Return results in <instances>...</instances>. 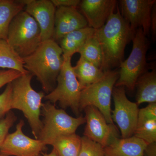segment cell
<instances>
[{
	"label": "cell",
	"mask_w": 156,
	"mask_h": 156,
	"mask_svg": "<svg viewBox=\"0 0 156 156\" xmlns=\"http://www.w3.org/2000/svg\"><path fill=\"white\" fill-rule=\"evenodd\" d=\"M117 12L111 14L106 23L96 30L94 36L100 44L103 53L101 69L103 72L119 67L124 60L126 45L132 41L135 32L123 18L119 8Z\"/></svg>",
	"instance_id": "6da1fadb"
},
{
	"label": "cell",
	"mask_w": 156,
	"mask_h": 156,
	"mask_svg": "<svg viewBox=\"0 0 156 156\" xmlns=\"http://www.w3.org/2000/svg\"><path fill=\"white\" fill-rule=\"evenodd\" d=\"M23 66L35 76L47 94L55 89L63 58L61 48L53 39L42 41L35 51L23 58Z\"/></svg>",
	"instance_id": "7a4b0ae2"
},
{
	"label": "cell",
	"mask_w": 156,
	"mask_h": 156,
	"mask_svg": "<svg viewBox=\"0 0 156 156\" xmlns=\"http://www.w3.org/2000/svg\"><path fill=\"white\" fill-rule=\"evenodd\" d=\"M33 76L29 72L23 74L11 82V109L22 112L28 121L35 138L38 139L43 128L40 116L42 101L45 94L34 90L31 85Z\"/></svg>",
	"instance_id": "3957f363"
},
{
	"label": "cell",
	"mask_w": 156,
	"mask_h": 156,
	"mask_svg": "<svg viewBox=\"0 0 156 156\" xmlns=\"http://www.w3.org/2000/svg\"><path fill=\"white\" fill-rule=\"evenodd\" d=\"M7 41L21 58L34 53L41 43V29L24 10L13 18L9 26Z\"/></svg>",
	"instance_id": "277c9868"
},
{
	"label": "cell",
	"mask_w": 156,
	"mask_h": 156,
	"mask_svg": "<svg viewBox=\"0 0 156 156\" xmlns=\"http://www.w3.org/2000/svg\"><path fill=\"white\" fill-rule=\"evenodd\" d=\"M41 113L44 119L38 139L46 146L52 145L58 136L76 133L77 128L86 123L85 117L74 118L49 101L42 104Z\"/></svg>",
	"instance_id": "5b68a950"
},
{
	"label": "cell",
	"mask_w": 156,
	"mask_h": 156,
	"mask_svg": "<svg viewBox=\"0 0 156 156\" xmlns=\"http://www.w3.org/2000/svg\"><path fill=\"white\" fill-rule=\"evenodd\" d=\"M132 41V51L120 65L119 79L115 86L126 87L130 91L134 90L138 78L147 70L146 54L149 47L148 41L141 27L135 31Z\"/></svg>",
	"instance_id": "8992f818"
},
{
	"label": "cell",
	"mask_w": 156,
	"mask_h": 156,
	"mask_svg": "<svg viewBox=\"0 0 156 156\" xmlns=\"http://www.w3.org/2000/svg\"><path fill=\"white\" fill-rule=\"evenodd\" d=\"M119 77L117 69L105 72L100 80L83 89L80 98V112L87 106L95 107L108 123L114 125L112 118L111 99L113 89Z\"/></svg>",
	"instance_id": "52a82bcc"
},
{
	"label": "cell",
	"mask_w": 156,
	"mask_h": 156,
	"mask_svg": "<svg viewBox=\"0 0 156 156\" xmlns=\"http://www.w3.org/2000/svg\"><path fill=\"white\" fill-rule=\"evenodd\" d=\"M71 58L63 59V65L57 78L56 86L45 95V100L55 105L58 102L62 108H70L76 115L80 114L81 88L71 64Z\"/></svg>",
	"instance_id": "ba28073f"
},
{
	"label": "cell",
	"mask_w": 156,
	"mask_h": 156,
	"mask_svg": "<svg viewBox=\"0 0 156 156\" xmlns=\"http://www.w3.org/2000/svg\"><path fill=\"white\" fill-rule=\"evenodd\" d=\"M112 96L115 105L112 119L119 128L122 138L131 137L134 134L137 124L138 105L128 100L125 87H114Z\"/></svg>",
	"instance_id": "9c48e42d"
},
{
	"label": "cell",
	"mask_w": 156,
	"mask_h": 156,
	"mask_svg": "<svg viewBox=\"0 0 156 156\" xmlns=\"http://www.w3.org/2000/svg\"><path fill=\"white\" fill-rule=\"evenodd\" d=\"M24 125V121L20 120L15 131L8 134L0 146V153L8 156H43L47 146L40 140L26 135L22 130Z\"/></svg>",
	"instance_id": "30bf717a"
},
{
	"label": "cell",
	"mask_w": 156,
	"mask_h": 156,
	"mask_svg": "<svg viewBox=\"0 0 156 156\" xmlns=\"http://www.w3.org/2000/svg\"><path fill=\"white\" fill-rule=\"evenodd\" d=\"M84 110L87 123L84 136L104 148L110 144L115 138L119 137L116 126L108 123L98 109L94 106H89Z\"/></svg>",
	"instance_id": "8fae6325"
},
{
	"label": "cell",
	"mask_w": 156,
	"mask_h": 156,
	"mask_svg": "<svg viewBox=\"0 0 156 156\" xmlns=\"http://www.w3.org/2000/svg\"><path fill=\"white\" fill-rule=\"evenodd\" d=\"M156 2L155 0L119 1L121 15L133 31L141 27L144 34L147 37L149 35L152 11Z\"/></svg>",
	"instance_id": "7c38bea8"
},
{
	"label": "cell",
	"mask_w": 156,
	"mask_h": 156,
	"mask_svg": "<svg viewBox=\"0 0 156 156\" xmlns=\"http://www.w3.org/2000/svg\"><path fill=\"white\" fill-rule=\"evenodd\" d=\"M26 12L33 17L41 29L42 41L53 39L56 8L50 0H22Z\"/></svg>",
	"instance_id": "4fadbf2b"
},
{
	"label": "cell",
	"mask_w": 156,
	"mask_h": 156,
	"mask_svg": "<svg viewBox=\"0 0 156 156\" xmlns=\"http://www.w3.org/2000/svg\"><path fill=\"white\" fill-rule=\"evenodd\" d=\"M88 27L87 20L77 8H56L53 39L58 42L67 34Z\"/></svg>",
	"instance_id": "5bb4252c"
},
{
	"label": "cell",
	"mask_w": 156,
	"mask_h": 156,
	"mask_svg": "<svg viewBox=\"0 0 156 156\" xmlns=\"http://www.w3.org/2000/svg\"><path fill=\"white\" fill-rule=\"evenodd\" d=\"M117 3L115 0H83L79 6L89 27L98 30L114 12Z\"/></svg>",
	"instance_id": "9a60e30c"
},
{
	"label": "cell",
	"mask_w": 156,
	"mask_h": 156,
	"mask_svg": "<svg viewBox=\"0 0 156 156\" xmlns=\"http://www.w3.org/2000/svg\"><path fill=\"white\" fill-rule=\"evenodd\" d=\"M148 144L135 136L115 138L104 149V156H144Z\"/></svg>",
	"instance_id": "2e32d148"
},
{
	"label": "cell",
	"mask_w": 156,
	"mask_h": 156,
	"mask_svg": "<svg viewBox=\"0 0 156 156\" xmlns=\"http://www.w3.org/2000/svg\"><path fill=\"white\" fill-rule=\"evenodd\" d=\"M95 30L88 27L73 31L64 36L58 41L63 59L72 58L73 54L78 53L87 39L94 35Z\"/></svg>",
	"instance_id": "e0dca14e"
},
{
	"label": "cell",
	"mask_w": 156,
	"mask_h": 156,
	"mask_svg": "<svg viewBox=\"0 0 156 156\" xmlns=\"http://www.w3.org/2000/svg\"><path fill=\"white\" fill-rule=\"evenodd\" d=\"M136 103H156V72L146 70L136 81Z\"/></svg>",
	"instance_id": "ac0fdd59"
},
{
	"label": "cell",
	"mask_w": 156,
	"mask_h": 156,
	"mask_svg": "<svg viewBox=\"0 0 156 156\" xmlns=\"http://www.w3.org/2000/svg\"><path fill=\"white\" fill-rule=\"evenodd\" d=\"M24 6L22 0H0V39L7 41L11 21Z\"/></svg>",
	"instance_id": "d6986e66"
},
{
	"label": "cell",
	"mask_w": 156,
	"mask_h": 156,
	"mask_svg": "<svg viewBox=\"0 0 156 156\" xmlns=\"http://www.w3.org/2000/svg\"><path fill=\"white\" fill-rule=\"evenodd\" d=\"M73 69L82 90L100 80L105 73V72L81 56Z\"/></svg>",
	"instance_id": "ffe728a7"
},
{
	"label": "cell",
	"mask_w": 156,
	"mask_h": 156,
	"mask_svg": "<svg viewBox=\"0 0 156 156\" xmlns=\"http://www.w3.org/2000/svg\"><path fill=\"white\" fill-rule=\"evenodd\" d=\"M22 58L14 51L7 41L0 39V69H13L23 74L28 72L24 69Z\"/></svg>",
	"instance_id": "44dd1931"
},
{
	"label": "cell",
	"mask_w": 156,
	"mask_h": 156,
	"mask_svg": "<svg viewBox=\"0 0 156 156\" xmlns=\"http://www.w3.org/2000/svg\"><path fill=\"white\" fill-rule=\"evenodd\" d=\"M81 145V137L74 133L58 136L51 145L59 156H78Z\"/></svg>",
	"instance_id": "7402d4cb"
},
{
	"label": "cell",
	"mask_w": 156,
	"mask_h": 156,
	"mask_svg": "<svg viewBox=\"0 0 156 156\" xmlns=\"http://www.w3.org/2000/svg\"><path fill=\"white\" fill-rule=\"evenodd\" d=\"M78 53L81 57L101 69L103 53L99 42L94 35L87 39Z\"/></svg>",
	"instance_id": "603a6c76"
},
{
	"label": "cell",
	"mask_w": 156,
	"mask_h": 156,
	"mask_svg": "<svg viewBox=\"0 0 156 156\" xmlns=\"http://www.w3.org/2000/svg\"><path fill=\"white\" fill-rule=\"evenodd\" d=\"M134 134L148 144L156 142V119L137 123Z\"/></svg>",
	"instance_id": "cb8c5ba5"
},
{
	"label": "cell",
	"mask_w": 156,
	"mask_h": 156,
	"mask_svg": "<svg viewBox=\"0 0 156 156\" xmlns=\"http://www.w3.org/2000/svg\"><path fill=\"white\" fill-rule=\"evenodd\" d=\"M82 145L78 156H104V149L97 143L84 136L81 137Z\"/></svg>",
	"instance_id": "d4e9b609"
},
{
	"label": "cell",
	"mask_w": 156,
	"mask_h": 156,
	"mask_svg": "<svg viewBox=\"0 0 156 156\" xmlns=\"http://www.w3.org/2000/svg\"><path fill=\"white\" fill-rule=\"evenodd\" d=\"M12 85L11 83H10L7 84L5 90L0 94V121L12 110Z\"/></svg>",
	"instance_id": "484cf974"
},
{
	"label": "cell",
	"mask_w": 156,
	"mask_h": 156,
	"mask_svg": "<svg viewBox=\"0 0 156 156\" xmlns=\"http://www.w3.org/2000/svg\"><path fill=\"white\" fill-rule=\"evenodd\" d=\"M17 119V117L14 112L10 111L6 116L0 121V146L4 142L9 134V130Z\"/></svg>",
	"instance_id": "4316f807"
},
{
	"label": "cell",
	"mask_w": 156,
	"mask_h": 156,
	"mask_svg": "<svg viewBox=\"0 0 156 156\" xmlns=\"http://www.w3.org/2000/svg\"><path fill=\"white\" fill-rule=\"evenodd\" d=\"M153 119H156V103H149L144 108L139 109L137 123Z\"/></svg>",
	"instance_id": "83f0119b"
},
{
	"label": "cell",
	"mask_w": 156,
	"mask_h": 156,
	"mask_svg": "<svg viewBox=\"0 0 156 156\" xmlns=\"http://www.w3.org/2000/svg\"><path fill=\"white\" fill-rule=\"evenodd\" d=\"M23 74L15 70L0 69V89Z\"/></svg>",
	"instance_id": "f1b7e54d"
},
{
	"label": "cell",
	"mask_w": 156,
	"mask_h": 156,
	"mask_svg": "<svg viewBox=\"0 0 156 156\" xmlns=\"http://www.w3.org/2000/svg\"><path fill=\"white\" fill-rule=\"evenodd\" d=\"M56 8L60 7L77 8L80 3V0H51Z\"/></svg>",
	"instance_id": "f546056e"
},
{
	"label": "cell",
	"mask_w": 156,
	"mask_h": 156,
	"mask_svg": "<svg viewBox=\"0 0 156 156\" xmlns=\"http://www.w3.org/2000/svg\"><path fill=\"white\" fill-rule=\"evenodd\" d=\"M151 32L154 41L155 40L156 35V4L154 5L152 11L151 17Z\"/></svg>",
	"instance_id": "4dcf8cb0"
},
{
	"label": "cell",
	"mask_w": 156,
	"mask_h": 156,
	"mask_svg": "<svg viewBox=\"0 0 156 156\" xmlns=\"http://www.w3.org/2000/svg\"><path fill=\"white\" fill-rule=\"evenodd\" d=\"M145 152L147 156H156V142L148 144Z\"/></svg>",
	"instance_id": "1f68e13d"
},
{
	"label": "cell",
	"mask_w": 156,
	"mask_h": 156,
	"mask_svg": "<svg viewBox=\"0 0 156 156\" xmlns=\"http://www.w3.org/2000/svg\"><path fill=\"white\" fill-rule=\"evenodd\" d=\"M42 155H43V156H59L58 155L57 152L55 150V149L53 148L50 153L48 154L47 153L43 152L42 153Z\"/></svg>",
	"instance_id": "d6a6232c"
},
{
	"label": "cell",
	"mask_w": 156,
	"mask_h": 156,
	"mask_svg": "<svg viewBox=\"0 0 156 156\" xmlns=\"http://www.w3.org/2000/svg\"><path fill=\"white\" fill-rule=\"evenodd\" d=\"M0 156H8L5 155L3 154L0 153Z\"/></svg>",
	"instance_id": "836d02e7"
}]
</instances>
